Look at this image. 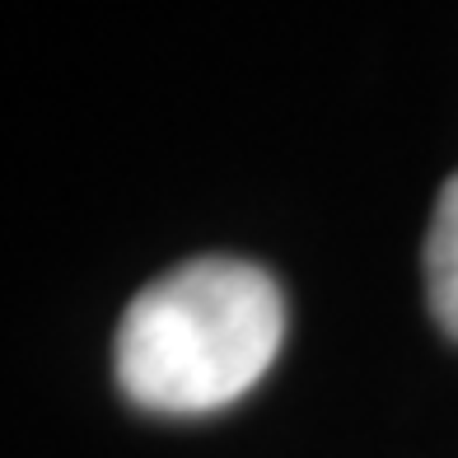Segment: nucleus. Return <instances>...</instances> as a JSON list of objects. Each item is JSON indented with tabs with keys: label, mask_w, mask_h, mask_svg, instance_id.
<instances>
[{
	"label": "nucleus",
	"mask_w": 458,
	"mask_h": 458,
	"mask_svg": "<svg viewBox=\"0 0 458 458\" xmlns=\"http://www.w3.org/2000/svg\"><path fill=\"white\" fill-rule=\"evenodd\" d=\"M285 342L281 285L253 262L197 258L127 304L113 369L127 403L159 416H206L253 393Z\"/></svg>",
	"instance_id": "obj_1"
},
{
	"label": "nucleus",
	"mask_w": 458,
	"mask_h": 458,
	"mask_svg": "<svg viewBox=\"0 0 458 458\" xmlns=\"http://www.w3.org/2000/svg\"><path fill=\"white\" fill-rule=\"evenodd\" d=\"M426 300L445 337L458 342V174L440 187L426 229Z\"/></svg>",
	"instance_id": "obj_2"
}]
</instances>
